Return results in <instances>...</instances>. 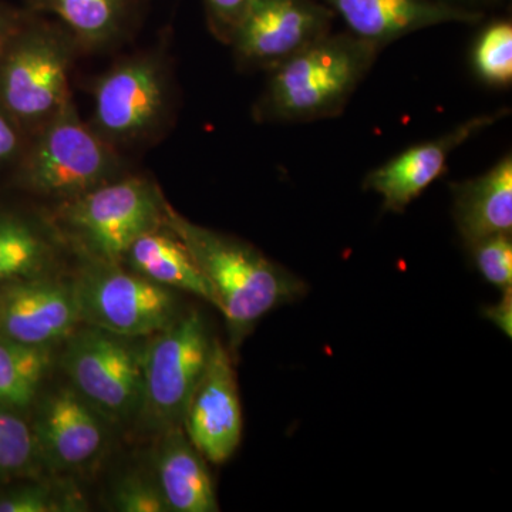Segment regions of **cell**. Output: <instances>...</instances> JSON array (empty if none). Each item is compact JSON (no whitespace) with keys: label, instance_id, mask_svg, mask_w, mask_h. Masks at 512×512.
Masks as SVG:
<instances>
[{"label":"cell","instance_id":"6da1fadb","mask_svg":"<svg viewBox=\"0 0 512 512\" xmlns=\"http://www.w3.org/2000/svg\"><path fill=\"white\" fill-rule=\"evenodd\" d=\"M163 222L183 242L224 315L231 349H238L269 312L301 299L308 285L241 239L188 221L164 205Z\"/></svg>","mask_w":512,"mask_h":512},{"label":"cell","instance_id":"7a4b0ae2","mask_svg":"<svg viewBox=\"0 0 512 512\" xmlns=\"http://www.w3.org/2000/svg\"><path fill=\"white\" fill-rule=\"evenodd\" d=\"M382 49L350 32L329 33L269 72L255 117L274 123L335 119L372 70Z\"/></svg>","mask_w":512,"mask_h":512},{"label":"cell","instance_id":"3957f363","mask_svg":"<svg viewBox=\"0 0 512 512\" xmlns=\"http://www.w3.org/2000/svg\"><path fill=\"white\" fill-rule=\"evenodd\" d=\"M74 285L80 320L123 338L153 336L180 316L170 288L97 259Z\"/></svg>","mask_w":512,"mask_h":512},{"label":"cell","instance_id":"277c9868","mask_svg":"<svg viewBox=\"0 0 512 512\" xmlns=\"http://www.w3.org/2000/svg\"><path fill=\"white\" fill-rule=\"evenodd\" d=\"M143 350V404L147 419L160 429L183 426L192 393L200 382L212 339L200 312L180 315L153 335Z\"/></svg>","mask_w":512,"mask_h":512},{"label":"cell","instance_id":"5b68a950","mask_svg":"<svg viewBox=\"0 0 512 512\" xmlns=\"http://www.w3.org/2000/svg\"><path fill=\"white\" fill-rule=\"evenodd\" d=\"M114 168L113 153L84 126L69 97L47 119L30 154L26 180L40 194L73 200L109 183Z\"/></svg>","mask_w":512,"mask_h":512},{"label":"cell","instance_id":"8992f818","mask_svg":"<svg viewBox=\"0 0 512 512\" xmlns=\"http://www.w3.org/2000/svg\"><path fill=\"white\" fill-rule=\"evenodd\" d=\"M63 366L73 389L96 412L127 419L143 404V350L130 338L89 326L72 333Z\"/></svg>","mask_w":512,"mask_h":512},{"label":"cell","instance_id":"52a82bcc","mask_svg":"<svg viewBox=\"0 0 512 512\" xmlns=\"http://www.w3.org/2000/svg\"><path fill=\"white\" fill-rule=\"evenodd\" d=\"M164 205L153 185L127 178L69 200L64 218L99 261L117 264L137 238L163 222Z\"/></svg>","mask_w":512,"mask_h":512},{"label":"cell","instance_id":"ba28073f","mask_svg":"<svg viewBox=\"0 0 512 512\" xmlns=\"http://www.w3.org/2000/svg\"><path fill=\"white\" fill-rule=\"evenodd\" d=\"M335 18L320 0H254L229 45L242 66L272 72L332 33Z\"/></svg>","mask_w":512,"mask_h":512},{"label":"cell","instance_id":"9c48e42d","mask_svg":"<svg viewBox=\"0 0 512 512\" xmlns=\"http://www.w3.org/2000/svg\"><path fill=\"white\" fill-rule=\"evenodd\" d=\"M70 56L50 30H33L16 43L0 70V97L19 119H49L69 99Z\"/></svg>","mask_w":512,"mask_h":512},{"label":"cell","instance_id":"30bf717a","mask_svg":"<svg viewBox=\"0 0 512 512\" xmlns=\"http://www.w3.org/2000/svg\"><path fill=\"white\" fill-rule=\"evenodd\" d=\"M183 426L202 457L214 464L229 460L241 443L237 377L231 356L218 339H212L210 357L188 403Z\"/></svg>","mask_w":512,"mask_h":512},{"label":"cell","instance_id":"8fae6325","mask_svg":"<svg viewBox=\"0 0 512 512\" xmlns=\"http://www.w3.org/2000/svg\"><path fill=\"white\" fill-rule=\"evenodd\" d=\"M507 114V110H500L471 117L440 137L407 148L399 156L370 171L363 181V187L382 197L383 211L402 214L446 173L448 160L458 147L504 119Z\"/></svg>","mask_w":512,"mask_h":512},{"label":"cell","instance_id":"7c38bea8","mask_svg":"<svg viewBox=\"0 0 512 512\" xmlns=\"http://www.w3.org/2000/svg\"><path fill=\"white\" fill-rule=\"evenodd\" d=\"M167 106V83L154 60L121 63L100 80L94 93L97 127L107 137L133 140L157 126Z\"/></svg>","mask_w":512,"mask_h":512},{"label":"cell","instance_id":"4fadbf2b","mask_svg":"<svg viewBox=\"0 0 512 512\" xmlns=\"http://www.w3.org/2000/svg\"><path fill=\"white\" fill-rule=\"evenodd\" d=\"M80 320L74 285L36 278L15 282L0 293V336L33 346H50L72 335Z\"/></svg>","mask_w":512,"mask_h":512},{"label":"cell","instance_id":"5bb4252c","mask_svg":"<svg viewBox=\"0 0 512 512\" xmlns=\"http://www.w3.org/2000/svg\"><path fill=\"white\" fill-rule=\"evenodd\" d=\"M348 26V32L380 49L419 30L461 23L476 25L485 12L446 0H322Z\"/></svg>","mask_w":512,"mask_h":512},{"label":"cell","instance_id":"9a60e30c","mask_svg":"<svg viewBox=\"0 0 512 512\" xmlns=\"http://www.w3.org/2000/svg\"><path fill=\"white\" fill-rule=\"evenodd\" d=\"M35 439L53 466L74 468L97 457L106 434L96 410L76 390L63 389L43 403Z\"/></svg>","mask_w":512,"mask_h":512},{"label":"cell","instance_id":"2e32d148","mask_svg":"<svg viewBox=\"0 0 512 512\" xmlns=\"http://www.w3.org/2000/svg\"><path fill=\"white\" fill-rule=\"evenodd\" d=\"M453 218L464 245L512 234V156L507 154L476 178L451 185Z\"/></svg>","mask_w":512,"mask_h":512},{"label":"cell","instance_id":"e0dca14e","mask_svg":"<svg viewBox=\"0 0 512 512\" xmlns=\"http://www.w3.org/2000/svg\"><path fill=\"white\" fill-rule=\"evenodd\" d=\"M157 483L170 512L220 511L205 458L181 426L165 434L157 457Z\"/></svg>","mask_w":512,"mask_h":512},{"label":"cell","instance_id":"ac0fdd59","mask_svg":"<svg viewBox=\"0 0 512 512\" xmlns=\"http://www.w3.org/2000/svg\"><path fill=\"white\" fill-rule=\"evenodd\" d=\"M136 274L170 289L192 293L215 306V295L194 259L173 232L148 231L128 248L126 256Z\"/></svg>","mask_w":512,"mask_h":512},{"label":"cell","instance_id":"d6986e66","mask_svg":"<svg viewBox=\"0 0 512 512\" xmlns=\"http://www.w3.org/2000/svg\"><path fill=\"white\" fill-rule=\"evenodd\" d=\"M52 362L47 346L26 345L0 336V404L23 409L35 399Z\"/></svg>","mask_w":512,"mask_h":512},{"label":"cell","instance_id":"ffe728a7","mask_svg":"<svg viewBox=\"0 0 512 512\" xmlns=\"http://www.w3.org/2000/svg\"><path fill=\"white\" fill-rule=\"evenodd\" d=\"M33 8L59 16L87 46L110 42L123 28L128 0H32Z\"/></svg>","mask_w":512,"mask_h":512},{"label":"cell","instance_id":"44dd1931","mask_svg":"<svg viewBox=\"0 0 512 512\" xmlns=\"http://www.w3.org/2000/svg\"><path fill=\"white\" fill-rule=\"evenodd\" d=\"M50 261L45 239L25 222L0 217V285L42 275Z\"/></svg>","mask_w":512,"mask_h":512},{"label":"cell","instance_id":"7402d4cb","mask_svg":"<svg viewBox=\"0 0 512 512\" xmlns=\"http://www.w3.org/2000/svg\"><path fill=\"white\" fill-rule=\"evenodd\" d=\"M477 76L491 86H510L512 82V23L494 20L481 30L473 50Z\"/></svg>","mask_w":512,"mask_h":512},{"label":"cell","instance_id":"603a6c76","mask_svg":"<svg viewBox=\"0 0 512 512\" xmlns=\"http://www.w3.org/2000/svg\"><path fill=\"white\" fill-rule=\"evenodd\" d=\"M36 450L35 434L28 424L0 404V478L28 470Z\"/></svg>","mask_w":512,"mask_h":512},{"label":"cell","instance_id":"cb8c5ba5","mask_svg":"<svg viewBox=\"0 0 512 512\" xmlns=\"http://www.w3.org/2000/svg\"><path fill=\"white\" fill-rule=\"evenodd\" d=\"M468 249L485 281L501 289L512 286V234L491 235Z\"/></svg>","mask_w":512,"mask_h":512},{"label":"cell","instance_id":"d4e9b609","mask_svg":"<svg viewBox=\"0 0 512 512\" xmlns=\"http://www.w3.org/2000/svg\"><path fill=\"white\" fill-rule=\"evenodd\" d=\"M113 507L120 512H170L157 480L138 474L124 477L117 484Z\"/></svg>","mask_w":512,"mask_h":512},{"label":"cell","instance_id":"484cf974","mask_svg":"<svg viewBox=\"0 0 512 512\" xmlns=\"http://www.w3.org/2000/svg\"><path fill=\"white\" fill-rule=\"evenodd\" d=\"M252 2L254 0H205L212 33L222 42L231 43Z\"/></svg>","mask_w":512,"mask_h":512},{"label":"cell","instance_id":"4316f807","mask_svg":"<svg viewBox=\"0 0 512 512\" xmlns=\"http://www.w3.org/2000/svg\"><path fill=\"white\" fill-rule=\"evenodd\" d=\"M46 487H26L0 498V512H56L64 510Z\"/></svg>","mask_w":512,"mask_h":512},{"label":"cell","instance_id":"83f0119b","mask_svg":"<svg viewBox=\"0 0 512 512\" xmlns=\"http://www.w3.org/2000/svg\"><path fill=\"white\" fill-rule=\"evenodd\" d=\"M485 319L493 322L497 328L503 330L508 338L512 336V286L503 289V298L495 305L485 306L483 309Z\"/></svg>","mask_w":512,"mask_h":512},{"label":"cell","instance_id":"f1b7e54d","mask_svg":"<svg viewBox=\"0 0 512 512\" xmlns=\"http://www.w3.org/2000/svg\"><path fill=\"white\" fill-rule=\"evenodd\" d=\"M18 147V136L16 131L10 126L8 120L0 116V160H5L15 153Z\"/></svg>","mask_w":512,"mask_h":512},{"label":"cell","instance_id":"f546056e","mask_svg":"<svg viewBox=\"0 0 512 512\" xmlns=\"http://www.w3.org/2000/svg\"><path fill=\"white\" fill-rule=\"evenodd\" d=\"M446 2L453 3V5L463 6V8L481 10L484 12V8L487 6L495 5L500 0H446Z\"/></svg>","mask_w":512,"mask_h":512},{"label":"cell","instance_id":"4dcf8cb0","mask_svg":"<svg viewBox=\"0 0 512 512\" xmlns=\"http://www.w3.org/2000/svg\"><path fill=\"white\" fill-rule=\"evenodd\" d=\"M6 22L5 20H3L2 18H0V39H2L3 37V33H5V30H6Z\"/></svg>","mask_w":512,"mask_h":512}]
</instances>
